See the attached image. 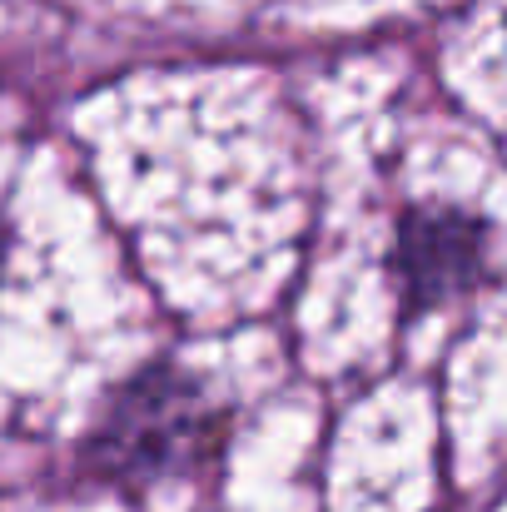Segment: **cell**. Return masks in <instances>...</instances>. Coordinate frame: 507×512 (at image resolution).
Listing matches in <instances>:
<instances>
[{
	"label": "cell",
	"instance_id": "6da1fadb",
	"mask_svg": "<svg viewBox=\"0 0 507 512\" xmlns=\"http://www.w3.org/2000/svg\"><path fill=\"white\" fill-rule=\"evenodd\" d=\"M468 65H478V75L473 80H483V75H498L507 70V0H493L483 15H478V25L468 30ZM507 95V85L498 90V100Z\"/></svg>",
	"mask_w": 507,
	"mask_h": 512
},
{
	"label": "cell",
	"instance_id": "7a4b0ae2",
	"mask_svg": "<svg viewBox=\"0 0 507 512\" xmlns=\"http://www.w3.org/2000/svg\"><path fill=\"white\" fill-rule=\"evenodd\" d=\"M5 264H10V229L0 224V279H5Z\"/></svg>",
	"mask_w": 507,
	"mask_h": 512
}]
</instances>
